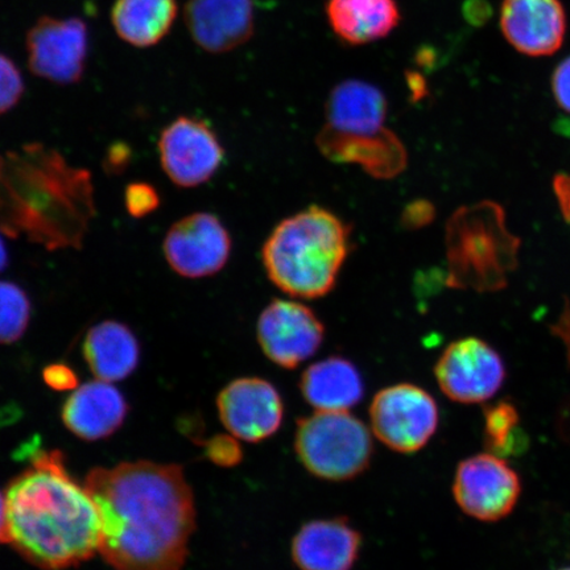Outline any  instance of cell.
Segmentation results:
<instances>
[{
	"label": "cell",
	"instance_id": "obj_1",
	"mask_svg": "<svg viewBox=\"0 0 570 570\" xmlns=\"http://www.w3.org/2000/svg\"><path fill=\"white\" fill-rule=\"evenodd\" d=\"M87 490L101 518L99 552L117 570H181L196 529L181 466L149 461L92 469Z\"/></svg>",
	"mask_w": 570,
	"mask_h": 570
},
{
	"label": "cell",
	"instance_id": "obj_2",
	"mask_svg": "<svg viewBox=\"0 0 570 570\" xmlns=\"http://www.w3.org/2000/svg\"><path fill=\"white\" fill-rule=\"evenodd\" d=\"M2 543L45 570H61L99 551L101 518L87 488L63 465L59 452H40L4 493Z\"/></svg>",
	"mask_w": 570,
	"mask_h": 570
},
{
	"label": "cell",
	"instance_id": "obj_3",
	"mask_svg": "<svg viewBox=\"0 0 570 570\" xmlns=\"http://www.w3.org/2000/svg\"><path fill=\"white\" fill-rule=\"evenodd\" d=\"M96 217L88 169L31 142L0 156V232L56 252L81 248Z\"/></svg>",
	"mask_w": 570,
	"mask_h": 570
},
{
	"label": "cell",
	"instance_id": "obj_4",
	"mask_svg": "<svg viewBox=\"0 0 570 570\" xmlns=\"http://www.w3.org/2000/svg\"><path fill=\"white\" fill-rule=\"evenodd\" d=\"M351 247V227L336 214L311 206L282 220L263 246L269 281L292 297H323L336 285Z\"/></svg>",
	"mask_w": 570,
	"mask_h": 570
},
{
	"label": "cell",
	"instance_id": "obj_5",
	"mask_svg": "<svg viewBox=\"0 0 570 570\" xmlns=\"http://www.w3.org/2000/svg\"><path fill=\"white\" fill-rule=\"evenodd\" d=\"M446 247L452 287L498 289L517 263L518 240L505 232L502 210L490 203L453 214Z\"/></svg>",
	"mask_w": 570,
	"mask_h": 570
},
{
	"label": "cell",
	"instance_id": "obj_6",
	"mask_svg": "<svg viewBox=\"0 0 570 570\" xmlns=\"http://www.w3.org/2000/svg\"><path fill=\"white\" fill-rule=\"evenodd\" d=\"M295 449L311 474L333 482L365 473L374 454L372 433L348 411H317L298 420Z\"/></svg>",
	"mask_w": 570,
	"mask_h": 570
},
{
	"label": "cell",
	"instance_id": "obj_7",
	"mask_svg": "<svg viewBox=\"0 0 570 570\" xmlns=\"http://www.w3.org/2000/svg\"><path fill=\"white\" fill-rule=\"evenodd\" d=\"M375 438L396 453H416L439 426V407L430 392L411 383L383 389L370 405Z\"/></svg>",
	"mask_w": 570,
	"mask_h": 570
},
{
	"label": "cell",
	"instance_id": "obj_8",
	"mask_svg": "<svg viewBox=\"0 0 570 570\" xmlns=\"http://www.w3.org/2000/svg\"><path fill=\"white\" fill-rule=\"evenodd\" d=\"M522 488L520 475L508 460L487 452L460 462L453 497L463 514L483 523H495L515 510Z\"/></svg>",
	"mask_w": 570,
	"mask_h": 570
},
{
	"label": "cell",
	"instance_id": "obj_9",
	"mask_svg": "<svg viewBox=\"0 0 570 570\" xmlns=\"http://www.w3.org/2000/svg\"><path fill=\"white\" fill-rule=\"evenodd\" d=\"M505 375L502 356L476 337L452 342L434 366L440 390L461 404L489 402L503 387Z\"/></svg>",
	"mask_w": 570,
	"mask_h": 570
},
{
	"label": "cell",
	"instance_id": "obj_10",
	"mask_svg": "<svg viewBox=\"0 0 570 570\" xmlns=\"http://www.w3.org/2000/svg\"><path fill=\"white\" fill-rule=\"evenodd\" d=\"M26 47L33 75L59 85L76 83L87 67L88 26L78 18H41L28 31Z\"/></svg>",
	"mask_w": 570,
	"mask_h": 570
},
{
	"label": "cell",
	"instance_id": "obj_11",
	"mask_svg": "<svg viewBox=\"0 0 570 570\" xmlns=\"http://www.w3.org/2000/svg\"><path fill=\"white\" fill-rule=\"evenodd\" d=\"M256 336L271 362L294 370L317 353L323 345L325 327L308 306L277 298L262 312Z\"/></svg>",
	"mask_w": 570,
	"mask_h": 570
},
{
	"label": "cell",
	"instance_id": "obj_12",
	"mask_svg": "<svg viewBox=\"0 0 570 570\" xmlns=\"http://www.w3.org/2000/svg\"><path fill=\"white\" fill-rule=\"evenodd\" d=\"M163 248L168 265L176 274L199 279L216 275L226 266L230 258L232 238L216 216L195 213L170 227Z\"/></svg>",
	"mask_w": 570,
	"mask_h": 570
},
{
	"label": "cell",
	"instance_id": "obj_13",
	"mask_svg": "<svg viewBox=\"0 0 570 570\" xmlns=\"http://www.w3.org/2000/svg\"><path fill=\"white\" fill-rule=\"evenodd\" d=\"M160 163L178 187L195 188L209 181L225 151L212 128L196 118L180 117L161 132Z\"/></svg>",
	"mask_w": 570,
	"mask_h": 570
},
{
	"label": "cell",
	"instance_id": "obj_14",
	"mask_svg": "<svg viewBox=\"0 0 570 570\" xmlns=\"http://www.w3.org/2000/svg\"><path fill=\"white\" fill-rule=\"evenodd\" d=\"M220 422L234 438L261 443L279 431L284 404L279 391L262 377H240L219 392Z\"/></svg>",
	"mask_w": 570,
	"mask_h": 570
},
{
	"label": "cell",
	"instance_id": "obj_15",
	"mask_svg": "<svg viewBox=\"0 0 570 570\" xmlns=\"http://www.w3.org/2000/svg\"><path fill=\"white\" fill-rule=\"evenodd\" d=\"M185 24L196 45L209 53H227L254 33V0H189Z\"/></svg>",
	"mask_w": 570,
	"mask_h": 570
},
{
	"label": "cell",
	"instance_id": "obj_16",
	"mask_svg": "<svg viewBox=\"0 0 570 570\" xmlns=\"http://www.w3.org/2000/svg\"><path fill=\"white\" fill-rule=\"evenodd\" d=\"M501 28L520 53L551 56L566 38V10L560 0H504Z\"/></svg>",
	"mask_w": 570,
	"mask_h": 570
},
{
	"label": "cell",
	"instance_id": "obj_17",
	"mask_svg": "<svg viewBox=\"0 0 570 570\" xmlns=\"http://www.w3.org/2000/svg\"><path fill=\"white\" fill-rule=\"evenodd\" d=\"M362 534L345 518L312 520L295 534L291 553L301 570H352Z\"/></svg>",
	"mask_w": 570,
	"mask_h": 570
},
{
	"label": "cell",
	"instance_id": "obj_18",
	"mask_svg": "<svg viewBox=\"0 0 570 570\" xmlns=\"http://www.w3.org/2000/svg\"><path fill=\"white\" fill-rule=\"evenodd\" d=\"M317 145L327 159L360 164L374 177H394L407 164V153L401 139L387 128L373 135H352L325 126L318 135Z\"/></svg>",
	"mask_w": 570,
	"mask_h": 570
},
{
	"label": "cell",
	"instance_id": "obj_19",
	"mask_svg": "<svg viewBox=\"0 0 570 570\" xmlns=\"http://www.w3.org/2000/svg\"><path fill=\"white\" fill-rule=\"evenodd\" d=\"M127 404L109 382L83 384L71 394L62 409V420L70 432L88 441L110 436L122 425Z\"/></svg>",
	"mask_w": 570,
	"mask_h": 570
},
{
	"label": "cell",
	"instance_id": "obj_20",
	"mask_svg": "<svg viewBox=\"0 0 570 570\" xmlns=\"http://www.w3.org/2000/svg\"><path fill=\"white\" fill-rule=\"evenodd\" d=\"M387 99L372 83L348 80L337 85L326 102L327 127L352 135H373L384 130Z\"/></svg>",
	"mask_w": 570,
	"mask_h": 570
},
{
	"label": "cell",
	"instance_id": "obj_21",
	"mask_svg": "<svg viewBox=\"0 0 570 570\" xmlns=\"http://www.w3.org/2000/svg\"><path fill=\"white\" fill-rule=\"evenodd\" d=\"M326 16L333 32L351 46L387 38L402 19L395 0H327Z\"/></svg>",
	"mask_w": 570,
	"mask_h": 570
},
{
	"label": "cell",
	"instance_id": "obj_22",
	"mask_svg": "<svg viewBox=\"0 0 570 570\" xmlns=\"http://www.w3.org/2000/svg\"><path fill=\"white\" fill-rule=\"evenodd\" d=\"M301 391L316 411H348L365 396V384L351 361L331 356L305 370Z\"/></svg>",
	"mask_w": 570,
	"mask_h": 570
},
{
	"label": "cell",
	"instance_id": "obj_23",
	"mask_svg": "<svg viewBox=\"0 0 570 570\" xmlns=\"http://www.w3.org/2000/svg\"><path fill=\"white\" fill-rule=\"evenodd\" d=\"M85 360L99 381H124L138 367L140 347L130 327L118 321L92 326L83 344Z\"/></svg>",
	"mask_w": 570,
	"mask_h": 570
},
{
	"label": "cell",
	"instance_id": "obj_24",
	"mask_svg": "<svg viewBox=\"0 0 570 570\" xmlns=\"http://www.w3.org/2000/svg\"><path fill=\"white\" fill-rule=\"evenodd\" d=\"M176 0H117L111 21L119 38L134 47L158 45L174 26Z\"/></svg>",
	"mask_w": 570,
	"mask_h": 570
},
{
	"label": "cell",
	"instance_id": "obj_25",
	"mask_svg": "<svg viewBox=\"0 0 570 570\" xmlns=\"http://www.w3.org/2000/svg\"><path fill=\"white\" fill-rule=\"evenodd\" d=\"M484 446L489 453L508 459L523 453L529 439L522 430V419L517 405L510 401H501L489 405L483 413Z\"/></svg>",
	"mask_w": 570,
	"mask_h": 570
},
{
	"label": "cell",
	"instance_id": "obj_26",
	"mask_svg": "<svg viewBox=\"0 0 570 570\" xmlns=\"http://www.w3.org/2000/svg\"><path fill=\"white\" fill-rule=\"evenodd\" d=\"M31 320V302L16 283L0 282V345L17 342Z\"/></svg>",
	"mask_w": 570,
	"mask_h": 570
},
{
	"label": "cell",
	"instance_id": "obj_27",
	"mask_svg": "<svg viewBox=\"0 0 570 570\" xmlns=\"http://www.w3.org/2000/svg\"><path fill=\"white\" fill-rule=\"evenodd\" d=\"M23 95V76L10 57L0 53V116L16 107Z\"/></svg>",
	"mask_w": 570,
	"mask_h": 570
},
{
	"label": "cell",
	"instance_id": "obj_28",
	"mask_svg": "<svg viewBox=\"0 0 570 570\" xmlns=\"http://www.w3.org/2000/svg\"><path fill=\"white\" fill-rule=\"evenodd\" d=\"M126 208L135 218H142L159 208L160 197L153 185L134 183L126 189Z\"/></svg>",
	"mask_w": 570,
	"mask_h": 570
},
{
	"label": "cell",
	"instance_id": "obj_29",
	"mask_svg": "<svg viewBox=\"0 0 570 570\" xmlns=\"http://www.w3.org/2000/svg\"><path fill=\"white\" fill-rule=\"evenodd\" d=\"M208 454L219 466H235L242 461V449L237 441L229 436L213 439L208 445Z\"/></svg>",
	"mask_w": 570,
	"mask_h": 570
},
{
	"label": "cell",
	"instance_id": "obj_30",
	"mask_svg": "<svg viewBox=\"0 0 570 570\" xmlns=\"http://www.w3.org/2000/svg\"><path fill=\"white\" fill-rule=\"evenodd\" d=\"M552 90L561 109L570 112V57L556 68L552 77Z\"/></svg>",
	"mask_w": 570,
	"mask_h": 570
},
{
	"label": "cell",
	"instance_id": "obj_31",
	"mask_svg": "<svg viewBox=\"0 0 570 570\" xmlns=\"http://www.w3.org/2000/svg\"><path fill=\"white\" fill-rule=\"evenodd\" d=\"M45 380L55 390H71L76 387L77 376L67 365H52L45 370Z\"/></svg>",
	"mask_w": 570,
	"mask_h": 570
},
{
	"label": "cell",
	"instance_id": "obj_32",
	"mask_svg": "<svg viewBox=\"0 0 570 570\" xmlns=\"http://www.w3.org/2000/svg\"><path fill=\"white\" fill-rule=\"evenodd\" d=\"M433 206L426 202L413 203L404 210L403 223L409 227H422L432 220Z\"/></svg>",
	"mask_w": 570,
	"mask_h": 570
},
{
	"label": "cell",
	"instance_id": "obj_33",
	"mask_svg": "<svg viewBox=\"0 0 570 570\" xmlns=\"http://www.w3.org/2000/svg\"><path fill=\"white\" fill-rule=\"evenodd\" d=\"M463 16L473 26H482L488 23L491 16H493V9L489 4L488 0H466L463 6Z\"/></svg>",
	"mask_w": 570,
	"mask_h": 570
},
{
	"label": "cell",
	"instance_id": "obj_34",
	"mask_svg": "<svg viewBox=\"0 0 570 570\" xmlns=\"http://www.w3.org/2000/svg\"><path fill=\"white\" fill-rule=\"evenodd\" d=\"M554 191L558 195L560 208L570 224V177L560 175L554 178Z\"/></svg>",
	"mask_w": 570,
	"mask_h": 570
},
{
	"label": "cell",
	"instance_id": "obj_35",
	"mask_svg": "<svg viewBox=\"0 0 570 570\" xmlns=\"http://www.w3.org/2000/svg\"><path fill=\"white\" fill-rule=\"evenodd\" d=\"M128 158V149L126 146H114L110 149L109 156H107V168L116 170L124 168L127 164Z\"/></svg>",
	"mask_w": 570,
	"mask_h": 570
},
{
	"label": "cell",
	"instance_id": "obj_36",
	"mask_svg": "<svg viewBox=\"0 0 570 570\" xmlns=\"http://www.w3.org/2000/svg\"><path fill=\"white\" fill-rule=\"evenodd\" d=\"M553 127L562 137L570 139V118L558 119V122H556Z\"/></svg>",
	"mask_w": 570,
	"mask_h": 570
},
{
	"label": "cell",
	"instance_id": "obj_37",
	"mask_svg": "<svg viewBox=\"0 0 570 570\" xmlns=\"http://www.w3.org/2000/svg\"><path fill=\"white\" fill-rule=\"evenodd\" d=\"M7 265H9V253H7L3 239L0 238V273L6 269Z\"/></svg>",
	"mask_w": 570,
	"mask_h": 570
},
{
	"label": "cell",
	"instance_id": "obj_38",
	"mask_svg": "<svg viewBox=\"0 0 570 570\" xmlns=\"http://www.w3.org/2000/svg\"><path fill=\"white\" fill-rule=\"evenodd\" d=\"M4 527V495L0 493V539H2V532Z\"/></svg>",
	"mask_w": 570,
	"mask_h": 570
},
{
	"label": "cell",
	"instance_id": "obj_39",
	"mask_svg": "<svg viewBox=\"0 0 570 570\" xmlns=\"http://www.w3.org/2000/svg\"><path fill=\"white\" fill-rule=\"evenodd\" d=\"M558 570H570V567H568V568H561V569H558Z\"/></svg>",
	"mask_w": 570,
	"mask_h": 570
}]
</instances>
